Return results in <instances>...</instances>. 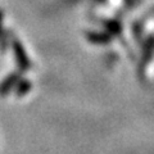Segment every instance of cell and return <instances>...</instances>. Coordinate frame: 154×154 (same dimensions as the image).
Wrapping results in <instances>:
<instances>
[{
	"mask_svg": "<svg viewBox=\"0 0 154 154\" xmlns=\"http://www.w3.org/2000/svg\"><path fill=\"white\" fill-rule=\"evenodd\" d=\"M12 48L14 51V58H16L17 66L21 71H27L31 68V62L28 59V57L25 51V48L21 44V41H18L17 38L12 40Z\"/></svg>",
	"mask_w": 154,
	"mask_h": 154,
	"instance_id": "6da1fadb",
	"label": "cell"
},
{
	"mask_svg": "<svg viewBox=\"0 0 154 154\" xmlns=\"http://www.w3.org/2000/svg\"><path fill=\"white\" fill-rule=\"evenodd\" d=\"M19 79H21V75L17 73V72L5 77L3 82L0 84V96H5L11 93V90L14 89V86H16Z\"/></svg>",
	"mask_w": 154,
	"mask_h": 154,
	"instance_id": "7a4b0ae2",
	"label": "cell"
},
{
	"mask_svg": "<svg viewBox=\"0 0 154 154\" xmlns=\"http://www.w3.org/2000/svg\"><path fill=\"white\" fill-rule=\"evenodd\" d=\"M89 41L90 42H94V44H108L109 40H110V36L105 32H94V31H90L86 33Z\"/></svg>",
	"mask_w": 154,
	"mask_h": 154,
	"instance_id": "3957f363",
	"label": "cell"
},
{
	"mask_svg": "<svg viewBox=\"0 0 154 154\" xmlns=\"http://www.w3.org/2000/svg\"><path fill=\"white\" fill-rule=\"evenodd\" d=\"M14 88H16V95L17 96H23L31 90L32 84L26 79H19Z\"/></svg>",
	"mask_w": 154,
	"mask_h": 154,
	"instance_id": "277c9868",
	"label": "cell"
},
{
	"mask_svg": "<svg viewBox=\"0 0 154 154\" xmlns=\"http://www.w3.org/2000/svg\"><path fill=\"white\" fill-rule=\"evenodd\" d=\"M107 28H108L109 32H112V33H118L119 30H121V26H119L118 22L112 21L110 23H108V25H107Z\"/></svg>",
	"mask_w": 154,
	"mask_h": 154,
	"instance_id": "5b68a950",
	"label": "cell"
},
{
	"mask_svg": "<svg viewBox=\"0 0 154 154\" xmlns=\"http://www.w3.org/2000/svg\"><path fill=\"white\" fill-rule=\"evenodd\" d=\"M3 21H4V12L0 9V33H2V27H3Z\"/></svg>",
	"mask_w": 154,
	"mask_h": 154,
	"instance_id": "8992f818",
	"label": "cell"
}]
</instances>
